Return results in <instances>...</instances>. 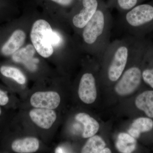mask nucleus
<instances>
[{
  "label": "nucleus",
  "instance_id": "nucleus-1",
  "mask_svg": "<svg viewBox=\"0 0 153 153\" xmlns=\"http://www.w3.org/2000/svg\"><path fill=\"white\" fill-rule=\"evenodd\" d=\"M113 25L109 7L102 0L95 13L81 32L83 46L88 53L102 57L110 43Z\"/></svg>",
  "mask_w": 153,
  "mask_h": 153
},
{
  "label": "nucleus",
  "instance_id": "nucleus-2",
  "mask_svg": "<svg viewBox=\"0 0 153 153\" xmlns=\"http://www.w3.org/2000/svg\"><path fill=\"white\" fill-rule=\"evenodd\" d=\"M137 38L126 35L111 41L102 57L106 64V74L111 82L118 80L129 62Z\"/></svg>",
  "mask_w": 153,
  "mask_h": 153
},
{
  "label": "nucleus",
  "instance_id": "nucleus-3",
  "mask_svg": "<svg viewBox=\"0 0 153 153\" xmlns=\"http://www.w3.org/2000/svg\"><path fill=\"white\" fill-rule=\"evenodd\" d=\"M121 14L120 25L126 35L143 38L153 30V4H138Z\"/></svg>",
  "mask_w": 153,
  "mask_h": 153
},
{
  "label": "nucleus",
  "instance_id": "nucleus-4",
  "mask_svg": "<svg viewBox=\"0 0 153 153\" xmlns=\"http://www.w3.org/2000/svg\"><path fill=\"white\" fill-rule=\"evenodd\" d=\"M146 46L140 53L135 63L129 66L128 68L126 67L118 79L115 87V91L119 95L126 96L131 94L140 85L143 80L141 64Z\"/></svg>",
  "mask_w": 153,
  "mask_h": 153
},
{
  "label": "nucleus",
  "instance_id": "nucleus-5",
  "mask_svg": "<svg viewBox=\"0 0 153 153\" xmlns=\"http://www.w3.org/2000/svg\"><path fill=\"white\" fill-rule=\"evenodd\" d=\"M53 31L46 20L39 19L33 24L30 38L36 51L41 56L48 58L54 52L52 43Z\"/></svg>",
  "mask_w": 153,
  "mask_h": 153
},
{
  "label": "nucleus",
  "instance_id": "nucleus-6",
  "mask_svg": "<svg viewBox=\"0 0 153 153\" xmlns=\"http://www.w3.org/2000/svg\"><path fill=\"white\" fill-rule=\"evenodd\" d=\"M102 0H78L74 6L75 12L71 23L76 30L82 31L95 13Z\"/></svg>",
  "mask_w": 153,
  "mask_h": 153
},
{
  "label": "nucleus",
  "instance_id": "nucleus-7",
  "mask_svg": "<svg viewBox=\"0 0 153 153\" xmlns=\"http://www.w3.org/2000/svg\"><path fill=\"white\" fill-rule=\"evenodd\" d=\"M78 95L80 100L85 104L93 103L97 97L94 74L86 72L82 74L79 81Z\"/></svg>",
  "mask_w": 153,
  "mask_h": 153
},
{
  "label": "nucleus",
  "instance_id": "nucleus-8",
  "mask_svg": "<svg viewBox=\"0 0 153 153\" xmlns=\"http://www.w3.org/2000/svg\"><path fill=\"white\" fill-rule=\"evenodd\" d=\"M30 102L34 108L54 109L60 105V97L55 91H38L32 95Z\"/></svg>",
  "mask_w": 153,
  "mask_h": 153
},
{
  "label": "nucleus",
  "instance_id": "nucleus-9",
  "mask_svg": "<svg viewBox=\"0 0 153 153\" xmlns=\"http://www.w3.org/2000/svg\"><path fill=\"white\" fill-rule=\"evenodd\" d=\"M30 118L36 125L44 129L50 128L57 119V114L53 109L35 108L29 113Z\"/></svg>",
  "mask_w": 153,
  "mask_h": 153
},
{
  "label": "nucleus",
  "instance_id": "nucleus-10",
  "mask_svg": "<svg viewBox=\"0 0 153 153\" xmlns=\"http://www.w3.org/2000/svg\"><path fill=\"white\" fill-rule=\"evenodd\" d=\"M142 65L143 81L153 89V44L147 43Z\"/></svg>",
  "mask_w": 153,
  "mask_h": 153
},
{
  "label": "nucleus",
  "instance_id": "nucleus-11",
  "mask_svg": "<svg viewBox=\"0 0 153 153\" xmlns=\"http://www.w3.org/2000/svg\"><path fill=\"white\" fill-rule=\"evenodd\" d=\"M26 38V34L24 31L15 30L2 47L1 51L3 55L7 56L13 54L24 44Z\"/></svg>",
  "mask_w": 153,
  "mask_h": 153
},
{
  "label": "nucleus",
  "instance_id": "nucleus-12",
  "mask_svg": "<svg viewBox=\"0 0 153 153\" xmlns=\"http://www.w3.org/2000/svg\"><path fill=\"white\" fill-rule=\"evenodd\" d=\"M39 146V141L34 137L17 139L13 141L11 144L12 150L19 153L36 152L38 150Z\"/></svg>",
  "mask_w": 153,
  "mask_h": 153
},
{
  "label": "nucleus",
  "instance_id": "nucleus-13",
  "mask_svg": "<svg viewBox=\"0 0 153 153\" xmlns=\"http://www.w3.org/2000/svg\"><path fill=\"white\" fill-rule=\"evenodd\" d=\"M135 104L147 117L153 119V89L143 91L137 97Z\"/></svg>",
  "mask_w": 153,
  "mask_h": 153
},
{
  "label": "nucleus",
  "instance_id": "nucleus-14",
  "mask_svg": "<svg viewBox=\"0 0 153 153\" xmlns=\"http://www.w3.org/2000/svg\"><path fill=\"white\" fill-rule=\"evenodd\" d=\"M75 119L84 126L82 137L85 138L94 135L99 129V124L97 121L85 113H79L75 116Z\"/></svg>",
  "mask_w": 153,
  "mask_h": 153
},
{
  "label": "nucleus",
  "instance_id": "nucleus-15",
  "mask_svg": "<svg viewBox=\"0 0 153 153\" xmlns=\"http://www.w3.org/2000/svg\"><path fill=\"white\" fill-rule=\"evenodd\" d=\"M153 129V120L152 118L140 117L134 121L128 132L130 135L137 139L142 134L150 131Z\"/></svg>",
  "mask_w": 153,
  "mask_h": 153
},
{
  "label": "nucleus",
  "instance_id": "nucleus-16",
  "mask_svg": "<svg viewBox=\"0 0 153 153\" xmlns=\"http://www.w3.org/2000/svg\"><path fill=\"white\" fill-rule=\"evenodd\" d=\"M137 144L136 139L129 134L121 133L118 136L116 147L121 153H131L135 150Z\"/></svg>",
  "mask_w": 153,
  "mask_h": 153
},
{
  "label": "nucleus",
  "instance_id": "nucleus-17",
  "mask_svg": "<svg viewBox=\"0 0 153 153\" xmlns=\"http://www.w3.org/2000/svg\"><path fill=\"white\" fill-rule=\"evenodd\" d=\"M105 143L101 137L94 135L90 137L81 150L82 153H100L105 148Z\"/></svg>",
  "mask_w": 153,
  "mask_h": 153
},
{
  "label": "nucleus",
  "instance_id": "nucleus-18",
  "mask_svg": "<svg viewBox=\"0 0 153 153\" xmlns=\"http://www.w3.org/2000/svg\"><path fill=\"white\" fill-rule=\"evenodd\" d=\"M0 73L7 78L13 79L19 84H25L26 77L19 68L13 66H2L0 67Z\"/></svg>",
  "mask_w": 153,
  "mask_h": 153
},
{
  "label": "nucleus",
  "instance_id": "nucleus-19",
  "mask_svg": "<svg viewBox=\"0 0 153 153\" xmlns=\"http://www.w3.org/2000/svg\"><path fill=\"white\" fill-rule=\"evenodd\" d=\"M36 50L33 45H28L19 49L12 55V59L16 63H22L31 59L35 55Z\"/></svg>",
  "mask_w": 153,
  "mask_h": 153
},
{
  "label": "nucleus",
  "instance_id": "nucleus-20",
  "mask_svg": "<svg viewBox=\"0 0 153 153\" xmlns=\"http://www.w3.org/2000/svg\"><path fill=\"white\" fill-rule=\"evenodd\" d=\"M140 0H111L110 4H107L109 8L111 7L115 8L121 14L133 8L139 4Z\"/></svg>",
  "mask_w": 153,
  "mask_h": 153
},
{
  "label": "nucleus",
  "instance_id": "nucleus-21",
  "mask_svg": "<svg viewBox=\"0 0 153 153\" xmlns=\"http://www.w3.org/2000/svg\"><path fill=\"white\" fill-rule=\"evenodd\" d=\"M57 5L65 8L74 7L78 0H46Z\"/></svg>",
  "mask_w": 153,
  "mask_h": 153
},
{
  "label": "nucleus",
  "instance_id": "nucleus-22",
  "mask_svg": "<svg viewBox=\"0 0 153 153\" xmlns=\"http://www.w3.org/2000/svg\"><path fill=\"white\" fill-rule=\"evenodd\" d=\"M10 97L9 96L7 92L0 88V106H7L10 104Z\"/></svg>",
  "mask_w": 153,
  "mask_h": 153
},
{
  "label": "nucleus",
  "instance_id": "nucleus-23",
  "mask_svg": "<svg viewBox=\"0 0 153 153\" xmlns=\"http://www.w3.org/2000/svg\"><path fill=\"white\" fill-rule=\"evenodd\" d=\"M62 38L61 36L59 34H57L56 32L53 31V34H52V45L57 46V45L61 44L62 43Z\"/></svg>",
  "mask_w": 153,
  "mask_h": 153
},
{
  "label": "nucleus",
  "instance_id": "nucleus-24",
  "mask_svg": "<svg viewBox=\"0 0 153 153\" xmlns=\"http://www.w3.org/2000/svg\"><path fill=\"white\" fill-rule=\"evenodd\" d=\"M111 153V151L108 148H105L102 150L101 151L100 153Z\"/></svg>",
  "mask_w": 153,
  "mask_h": 153
},
{
  "label": "nucleus",
  "instance_id": "nucleus-25",
  "mask_svg": "<svg viewBox=\"0 0 153 153\" xmlns=\"http://www.w3.org/2000/svg\"><path fill=\"white\" fill-rule=\"evenodd\" d=\"M1 107L0 106V118H1V117L3 114V111L2 110Z\"/></svg>",
  "mask_w": 153,
  "mask_h": 153
}]
</instances>
